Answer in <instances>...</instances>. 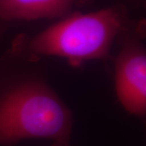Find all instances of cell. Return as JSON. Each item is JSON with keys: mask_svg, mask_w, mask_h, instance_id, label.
Masks as SVG:
<instances>
[{"mask_svg": "<svg viewBox=\"0 0 146 146\" xmlns=\"http://www.w3.org/2000/svg\"><path fill=\"white\" fill-rule=\"evenodd\" d=\"M36 61L11 50L0 58V145L28 139L70 142L72 113Z\"/></svg>", "mask_w": 146, "mask_h": 146, "instance_id": "1", "label": "cell"}, {"mask_svg": "<svg viewBox=\"0 0 146 146\" xmlns=\"http://www.w3.org/2000/svg\"><path fill=\"white\" fill-rule=\"evenodd\" d=\"M130 24L126 7H109L89 13L73 12L33 36L19 35L11 50L33 60L57 56L79 66L104 60L121 32Z\"/></svg>", "mask_w": 146, "mask_h": 146, "instance_id": "2", "label": "cell"}, {"mask_svg": "<svg viewBox=\"0 0 146 146\" xmlns=\"http://www.w3.org/2000/svg\"><path fill=\"white\" fill-rule=\"evenodd\" d=\"M142 25L130 24L116 39L119 51L115 58V93L126 111L139 118L146 114V50Z\"/></svg>", "mask_w": 146, "mask_h": 146, "instance_id": "3", "label": "cell"}, {"mask_svg": "<svg viewBox=\"0 0 146 146\" xmlns=\"http://www.w3.org/2000/svg\"><path fill=\"white\" fill-rule=\"evenodd\" d=\"M92 0H0V21L63 19Z\"/></svg>", "mask_w": 146, "mask_h": 146, "instance_id": "4", "label": "cell"}, {"mask_svg": "<svg viewBox=\"0 0 146 146\" xmlns=\"http://www.w3.org/2000/svg\"><path fill=\"white\" fill-rule=\"evenodd\" d=\"M8 25H9V23L0 21V41L2 40L3 36V35L5 34V33L7 30Z\"/></svg>", "mask_w": 146, "mask_h": 146, "instance_id": "5", "label": "cell"}, {"mask_svg": "<svg viewBox=\"0 0 146 146\" xmlns=\"http://www.w3.org/2000/svg\"><path fill=\"white\" fill-rule=\"evenodd\" d=\"M50 146H72L70 145V142H53Z\"/></svg>", "mask_w": 146, "mask_h": 146, "instance_id": "6", "label": "cell"}]
</instances>
